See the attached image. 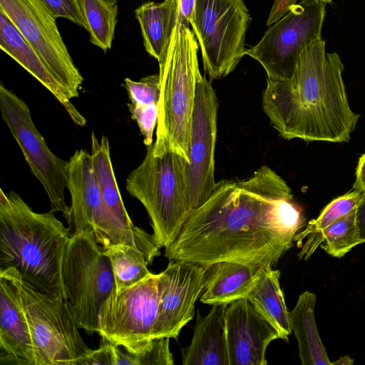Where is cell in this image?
I'll use <instances>...</instances> for the list:
<instances>
[{
	"instance_id": "cell-40",
	"label": "cell",
	"mask_w": 365,
	"mask_h": 365,
	"mask_svg": "<svg viewBox=\"0 0 365 365\" xmlns=\"http://www.w3.org/2000/svg\"><path fill=\"white\" fill-rule=\"evenodd\" d=\"M114 1H118V0H114Z\"/></svg>"
},
{
	"instance_id": "cell-34",
	"label": "cell",
	"mask_w": 365,
	"mask_h": 365,
	"mask_svg": "<svg viewBox=\"0 0 365 365\" xmlns=\"http://www.w3.org/2000/svg\"><path fill=\"white\" fill-rule=\"evenodd\" d=\"M298 0H274L268 16L266 25L271 26L288 14L292 6L297 4Z\"/></svg>"
},
{
	"instance_id": "cell-36",
	"label": "cell",
	"mask_w": 365,
	"mask_h": 365,
	"mask_svg": "<svg viewBox=\"0 0 365 365\" xmlns=\"http://www.w3.org/2000/svg\"><path fill=\"white\" fill-rule=\"evenodd\" d=\"M356 223L360 242H365V195L356 207Z\"/></svg>"
},
{
	"instance_id": "cell-22",
	"label": "cell",
	"mask_w": 365,
	"mask_h": 365,
	"mask_svg": "<svg viewBox=\"0 0 365 365\" xmlns=\"http://www.w3.org/2000/svg\"><path fill=\"white\" fill-rule=\"evenodd\" d=\"M316 295L305 291L289 313V324L298 341L302 365H331L320 339L314 317Z\"/></svg>"
},
{
	"instance_id": "cell-30",
	"label": "cell",
	"mask_w": 365,
	"mask_h": 365,
	"mask_svg": "<svg viewBox=\"0 0 365 365\" xmlns=\"http://www.w3.org/2000/svg\"><path fill=\"white\" fill-rule=\"evenodd\" d=\"M124 86L130 103L137 105L158 103L160 91L158 73L147 76L138 81L125 78Z\"/></svg>"
},
{
	"instance_id": "cell-29",
	"label": "cell",
	"mask_w": 365,
	"mask_h": 365,
	"mask_svg": "<svg viewBox=\"0 0 365 365\" xmlns=\"http://www.w3.org/2000/svg\"><path fill=\"white\" fill-rule=\"evenodd\" d=\"M169 339L167 337L154 339L145 349L138 354H131L116 346L115 365H173Z\"/></svg>"
},
{
	"instance_id": "cell-31",
	"label": "cell",
	"mask_w": 365,
	"mask_h": 365,
	"mask_svg": "<svg viewBox=\"0 0 365 365\" xmlns=\"http://www.w3.org/2000/svg\"><path fill=\"white\" fill-rule=\"evenodd\" d=\"M128 107L131 118L137 123L144 145L146 147L152 145L153 133L158 123V103L137 105L129 103Z\"/></svg>"
},
{
	"instance_id": "cell-8",
	"label": "cell",
	"mask_w": 365,
	"mask_h": 365,
	"mask_svg": "<svg viewBox=\"0 0 365 365\" xmlns=\"http://www.w3.org/2000/svg\"><path fill=\"white\" fill-rule=\"evenodd\" d=\"M250 21L242 0H195L190 26L210 81L228 76L245 56Z\"/></svg>"
},
{
	"instance_id": "cell-19",
	"label": "cell",
	"mask_w": 365,
	"mask_h": 365,
	"mask_svg": "<svg viewBox=\"0 0 365 365\" xmlns=\"http://www.w3.org/2000/svg\"><path fill=\"white\" fill-rule=\"evenodd\" d=\"M0 48L54 96L76 125H86V119L71 102L65 88L19 29L1 10Z\"/></svg>"
},
{
	"instance_id": "cell-4",
	"label": "cell",
	"mask_w": 365,
	"mask_h": 365,
	"mask_svg": "<svg viewBox=\"0 0 365 365\" xmlns=\"http://www.w3.org/2000/svg\"><path fill=\"white\" fill-rule=\"evenodd\" d=\"M190 24L178 15L159 64L160 98L154 155L173 151L190 162L192 119L197 81L199 44Z\"/></svg>"
},
{
	"instance_id": "cell-28",
	"label": "cell",
	"mask_w": 365,
	"mask_h": 365,
	"mask_svg": "<svg viewBox=\"0 0 365 365\" xmlns=\"http://www.w3.org/2000/svg\"><path fill=\"white\" fill-rule=\"evenodd\" d=\"M364 195L363 191L353 189L334 199L322 210L317 218L309 221L306 228L295 235L294 242H297L298 247L306 238L316 236L335 220L356 209Z\"/></svg>"
},
{
	"instance_id": "cell-1",
	"label": "cell",
	"mask_w": 365,
	"mask_h": 365,
	"mask_svg": "<svg viewBox=\"0 0 365 365\" xmlns=\"http://www.w3.org/2000/svg\"><path fill=\"white\" fill-rule=\"evenodd\" d=\"M305 222L286 181L264 165L246 179L216 182L164 255L205 267L220 261L273 267Z\"/></svg>"
},
{
	"instance_id": "cell-3",
	"label": "cell",
	"mask_w": 365,
	"mask_h": 365,
	"mask_svg": "<svg viewBox=\"0 0 365 365\" xmlns=\"http://www.w3.org/2000/svg\"><path fill=\"white\" fill-rule=\"evenodd\" d=\"M72 235L54 212H36L16 192L0 190V271L13 269L37 290L66 297L61 264Z\"/></svg>"
},
{
	"instance_id": "cell-10",
	"label": "cell",
	"mask_w": 365,
	"mask_h": 365,
	"mask_svg": "<svg viewBox=\"0 0 365 365\" xmlns=\"http://www.w3.org/2000/svg\"><path fill=\"white\" fill-rule=\"evenodd\" d=\"M326 4L320 0H302L272 24L255 46L246 48L245 55L262 65L267 78H291L304 48L322 39Z\"/></svg>"
},
{
	"instance_id": "cell-17",
	"label": "cell",
	"mask_w": 365,
	"mask_h": 365,
	"mask_svg": "<svg viewBox=\"0 0 365 365\" xmlns=\"http://www.w3.org/2000/svg\"><path fill=\"white\" fill-rule=\"evenodd\" d=\"M225 326L229 365L267 364V346L279 334L247 298L227 304Z\"/></svg>"
},
{
	"instance_id": "cell-5",
	"label": "cell",
	"mask_w": 365,
	"mask_h": 365,
	"mask_svg": "<svg viewBox=\"0 0 365 365\" xmlns=\"http://www.w3.org/2000/svg\"><path fill=\"white\" fill-rule=\"evenodd\" d=\"M186 163L170 150L154 155L150 145L141 163L126 178L125 188L145 208L153 238L160 248L175 240L192 212L185 175Z\"/></svg>"
},
{
	"instance_id": "cell-27",
	"label": "cell",
	"mask_w": 365,
	"mask_h": 365,
	"mask_svg": "<svg viewBox=\"0 0 365 365\" xmlns=\"http://www.w3.org/2000/svg\"><path fill=\"white\" fill-rule=\"evenodd\" d=\"M90 42L105 52L110 49L118 21V9L114 0H78Z\"/></svg>"
},
{
	"instance_id": "cell-20",
	"label": "cell",
	"mask_w": 365,
	"mask_h": 365,
	"mask_svg": "<svg viewBox=\"0 0 365 365\" xmlns=\"http://www.w3.org/2000/svg\"><path fill=\"white\" fill-rule=\"evenodd\" d=\"M269 267L240 261H220L207 267L200 302L205 304H228L247 298L260 274Z\"/></svg>"
},
{
	"instance_id": "cell-11",
	"label": "cell",
	"mask_w": 365,
	"mask_h": 365,
	"mask_svg": "<svg viewBox=\"0 0 365 365\" xmlns=\"http://www.w3.org/2000/svg\"><path fill=\"white\" fill-rule=\"evenodd\" d=\"M0 111L33 175L43 187L51 210L62 213L70 225L71 207L65 200L68 161L49 149L33 122L29 106L3 83L0 84Z\"/></svg>"
},
{
	"instance_id": "cell-18",
	"label": "cell",
	"mask_w": 365,
	"mask_h": 365,
	"mask_svg": "<svg viewBox=\"0 0 365 365\" xmlns=\"http://www.w3.org/2000/svg\"><path fill=\"white\" fill-rule=\"evenodd\" d=\"M0 364L36 365L34 342L17 288L1 273Z\"/></svg>"
},
{
	"instance_id": "cell-26",
	"label": "cell",
	"mask_w": 365,
	"mask_h": 365,
	"mask_svg": "<svg viewBox=\"0 0 365 365\" xmlns=\"http://www.w3.org/2000/svg\"><path fill=\"white\" fill-rule=\"evenodd\" d=\"M103 247L110 262L116 291L129 288L153 274L148 269L149 262L139 249L112 243Z\"/></svg>"
},
{
	"instance_id": "cell-38",
	"label": "cell",
	"mask_w": 365,
	"mask_h": 365,
	"mask_svg": "<svg viewBox=\"0 0 365 365\" xmlns=\"http://www.w3.org/2000/svg\"><path fill=\"white\" fill-rule=\"evenodd\" d=\"M354 361L348 356L340 358L338 361L331 362V364H352Z\"/></svg>"
},
{
	"instance_id": "cell-2",
	"label": "cell",
	"mask_w": 365,
	"mask_h": 365,
	"mask_svg": "<svg viewBox=\"0 0 365 365\" xmlns=\"http://www.w3.org/2000/svg\"><path fill=\"white\" fill-rule=\"evenodd\" d=\"M343 71L339 54L327 52L321 39L304 48L291 78L267 77L262 107L281 138L349 141L360 115L350 108Z\"/></svg>"
},
{
	"instance_id": "cell-15",
	"label": "cell",
	"mask_w": 365,
	"mask_h": 365,
	"mask_svg": "<svg viewBox=\"0 0 365 365\" xmlns=\"http://www.w3.org/2000/svg\"><path fill=\"white\" fill-rule=\"evenodd\" d=\"M91 158L94 175L108 219L112 244H125L141 250L151 263L160 255L153 235L135 226L122 200L110 159L109 141L98 140L91 133Z\"/></svg>"
},
{
	"instance_id": "cell-33",
	"label": "cell",
	"mask_w": 365,
	"mask_h": 365,
	"mask_svg": "<svg viewBox=\"0 0 365 365\" xmlns=\"http://www.w3.org/2000/svg\"><path fill=\"white\" fill-rule=\"evenodd\" d=\"M105 341L98 349H93L81 359L78 365H115L116 346L107 341Z\"/></svg>"
},
{
	"instance_id": "cell-6",
	"label": "cell",
	"mask_w": 365,
	"mask_h": 365,
	"mask_svg": "<svg viewBox=\"0 0 365 365\" xmlns=\"http://www.w3.org/2000/svg\"><path fill=\"white\" fill-rule=\"evenodd\" d=\"M0 273L17 288L29 325L36 365H78L93 349L83 340L66 297L37 290L13 269Z\"/></svg>"
},
{
	"instance_id": "cell-37",
	"label": "cell",
	"mask_w": 365,
	"mask_h": 365,
	"mask_svg": "<svg viewBox=\"0 0 365 365\" xmlns=\"http://www.w3.org/2000/svg\"><path fill=\"white\" fill-rule=\"evenodd\" d=\"M353 189L365 192V153L359 159Z\"/></svg>"
},
{
	"instance_id": "cell-24",
	"label": "cell",
	"mask_w": 365,
	"mask_h": 365,
	"mask_svg": "<svg viewBox=\"0 0 365 365\" xmlns=\"http://www.w3.org/2000/svg\"><path fill=\"white\" fill-rule=\"evenodd\" d=\"M279 278V270L267 267L259 277L247 299L277 329L280 339L288 341L292 331Z\"/></svg>"
},
{
	"instance_id": "cell-12",
	"label": "cell",
	"mask_w": 365,
	"mask_h": 365,
	"mask_svg": "<svg viewBox=\"0 0 365 365\" xmlns=\"http://www.w3.org/2000/svg\"><path fill=\"white\" fill-rule=\"evenodd\" d=\"M2 11L48 66L70 99L79 96L83 78L41 0H0Z\"/></svg>"
},
{
	"instance_id": "cell-35",
	"label": "cell",
	"mask_w": 365,
	"mask_h": 365,
	"mask_svg": "<svg viewBox=\"0 0 365 365\" xmlns=\"http://www.w3.org/2000/svg\"><path fill=\"white\" fill-rule=\"evenodd\" d=\"M177 4L178 14L190 25L194 19L195 0H174Z\"/></svg>"
},
{
	"instance_id": "cell-23",
	"label": "cell",
	"mask_w": 365,
	"mask_h": 365,
	"mask_svg": "<svg viewBox=\"0 0 365 365\" xmlns=\"http://www.w3.org/2000/svg\"><path fill=\"white\" fill-rule=\"evenodd\" d=\"M146 51L158 61L166 49L178 17L174 0L147 1L135 10Z\"/></svg>"
},
{
	"instance_id": "cell-21",
	"label": "cell",
	"mask_w": 365,
	"mask_h": 365,
	"mask_svg": "<svg viewBox=\"0 0 365 365\" xmlns=\"http://www.w3.org/2000/svg\"><path fill=\"white\" fill-rule=\"evenodd\" d=\"M227 304H214L206 316L197 311L190 344L182 349L183 365H229L225 314Z\"/></svg>"
},
{
	"instance_id": "cell-9",
	"label": "cell",
	"mask_w": 365,
	"mask_h": 365,
	"mask_svg": "<svg viewBox=\"0 0 365 365\" xmlns=\"http://www.w3.org/2000/svg\"><path fill=\"white\" fill-rule=\"evenodd\" d=\"M159 295V274L121 291L113 289L101 307L98 334L131 354L140 353L156 339Z\"/></svg>"
},
{
	"instance_id": "cell-39",
	"label": "cell",
	"mask_w": 365,
	"mask_h": 365,
	"mask_svg": "<svg viewBox=\"0 0 365 365\" xmlns=\"http://www.w3.org/2000/svg\"><path fill=\"white\" fill-rule=\"evenodd\" d=\"M320 1H322L325 2L326 4H330L332 2V0H320Z\"/></svg>"
},
{
	"instance_id": "cell-16",
	"label": "cell",
	"mask_w": 365,
	"mask_h": 365,
	"mask_svg": "<svg viewBox=\"0 0 365 365\" xmlns=\"http://www.w3.org/2000/svg\"><path fill=\"white\" fill-rule=\"evenodd\" d=\"M66 188L71 199L74 232L87 231L103 247L110 244L108 219L93 173L91 155L76 150L68 161Z\"/></svg>"
},
{
	"instance_id": "cell-32",
	"label": "cell",
	"mask_w": 365,
	"mask_h": 365,
	"mask_svg": "<svg viewBox=\"0 0 365 365\" xmlns=\"http://www.w3.org/2000/svg\"><path fill=\"white\" fill-rule=\"evenodd\" d=\"M41 1L56 18H65L86 30V24L78 0H41Z\"/></svg>"
},
{
	"instance_id": "cell-14",
	"label": "cell",
	"mask_w": 365,
	"mask_h": 365,
	"mask_svg": "<svg viewBox=\"0 0 365 365\" xmlns=\"http://www.w3.org/2000/svg\"><path fill=\"white\" fill-rule=\"evenodd\" d=\"M207 267L170 260L159 273V312L155 338L177 339L195 314V304L204 288Z\"/></svg>"
},
{
	"instance_id": "cell-7",
	"label": "cell",
	"mask_w": 365,
	"mask_h": 365,
	"mask_svg": "<svg viewBox=\"0 0 365 365\" xmlns=\"http://www.w3.org/2000/svg\"><path fill=\"white\" fill-rule=\"evenodd\" d=\"M87 231L73 232L62 260L66 298L80 329L98 333L102 304L115 289L110 262L102 245Z\"/></svg>"
},
{
	"instance_id": "cell-13",
	"label": "cell",
	"mask_w": 365,
	"mask_h": 365,
	"mask_svg": "<svg viewBox=\"0 0 365 365\" xmlns=\"http://www.w3.org/2000/svg\"><path fill=\"white\" fill-rule=\"evenodd\" d=\"M210 80L201 75L197 81L190 134V162L185 168L192 211L212 192L215 180V150L219 101Z\"/></svg>"
},
{
	"instance_id": "cell-25",
	"label": "cell",
	"mask_w": 365,
	"mask_h": 365,
	"mask_svg": "<svg viewBox=\"0 0 365 365\" xmlns=\"http://www.w3.org/2000/svg\"><path fill=\"white\" fill-rule=\"evenodd\" d=\"M356 208L335 220L316 236L307 239L299 247V258L308 259L319 245L329 255L340 258L361 244L356 223Z\"/></svg>"
}]
</instances>
